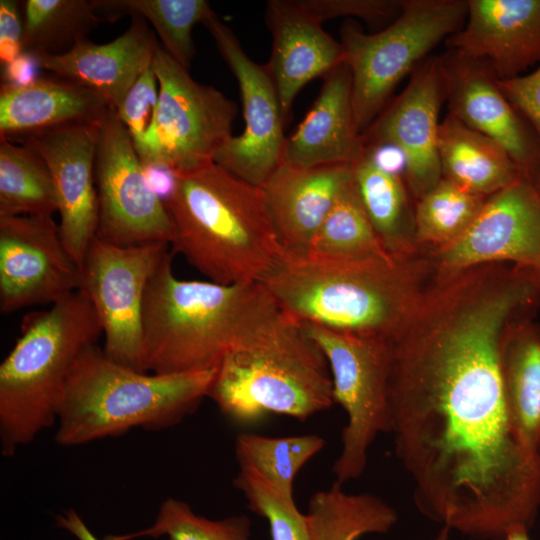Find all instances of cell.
<instances>
[{
  "mask_svg": "<svg viewBox=\"0 0 540 540\" xmlns=\"http://www.w3.org/2000/svg\"><path fill=\"white\" fill-rule=\"evenodd\" d=\"M534 306L517 276L490 266L436 280L391 341L390 433L418 511L477 540L530 529L540 455L506 401L500 344Z\"/></svg>",
  "mask_w": 540,
  "mask_h": 540,
  "instance_id": "obj_1",
  "label": "cell"
},
{
  "mask_svg": "<svg viewBox=\"0 0 540 540\" xmlns=\"http://www.w3.org/2000/svg\"><path fill=\"white\" fill-rule=\"evenodd\" d=\"M430 251L351 260L284 255L261 284L303 323L392 341L435 278Z\"/></svg>",
  "mask_w": 540,
  "mask_h": 540,
  "instance_id": "obj_2",
  "label": "cell"
},
{
  "mask_svg": "<svg viewBox=\"0 0 540 540\" xmlns=\"http://www.w3.org/2000/svg\"><path fill=\"white\" fill-rule=\"evenodd\" d=\"M280 313L261 283L179 279L168 251L146 290L144 370L175 374L216 369L225 356L256 342Z\"/></svg>",
  "mask_w": 540,
  "mask_h": 540,
  "instance_id": "obj_3",
  "label": "cell"
},
{
  "mask_svg": "<svg viewBox=\"0 0 540 540\" xmlns=\"http://www.w3.org/2000/svg\"><path fill=\"white\" fill-rule=\"evenodd\" d=\"M173 253L209 281L261 283L283 256L261 187L215 162L180 174L165 203Z\"/></svg>",
  "mask_w": 540,
  "mask_h": 540,
  "instance_id": "obj_4",
  "label": "cell"
},
{
  "mask_svg": "<svg viewBox=\"0 0 540 540\" xmlns=\"http://www.w3.org/2000/svg\"><path fill=\"white\" fill-rule=\"evenodd\" d=\"M216 369L141 372L113 361L103 348L91 345L70 372L55 440L71 447L131 428L159 430L180 423L208 397Z\"/></svg>",
  "mask_w": 540,
  "mask_h": 540,
  "instance_id": "obj_5",
  "label": "cell"
},
{
  "mask_svg": "<svg viewBox=\"0 0 540 540\" xmlns=\"http://www.w3.org/2000/svg\"><path fill=\"white\" fill-rule=\"evenodd\" d=\"M103 335L82 290L25 316L21 335L0 365V444L5 457L57 423L70 372Z\"/></svg>",
  "mask_w": 540,
  "mask_h": 540,
  "instance_id": "obj_6",
  "label": "cell"
},
{
  "mask_svg": "<svg viewBox=\"0 0 540 540\" xmlns=\"http://www.w3.org/2000/svg\"><path fill=\"white\" fill-rule=\"evenodd\" d=\"M208 397L243 424L270 413L305 421L334 404L322 349L299 320L283 311L256 342L224 357Z\"/></svg>",
  "mask_w": 540,
  "mask_h": 540,
  "instance_id": "obj_7",
  "label": "cell"
},
{
  "mask_svg": "<svg viewBox=\"0 0 540 540\" xmlns=\"http://www.w3.org/2000/svg\"><path fill=\"white\" fill-rule=\"evenodd\" d=\"M467 10V0H402L397 18L372 34L346 19L340 43L352 75L354 119L361 134L383 111L397 84L440 41L463 27Z\"/></svg>",
  "mask_w": 540,
  "mask_h": 540,
  "instance_id": "obj_8",
  "label": "cell"
},
{
  "mask_svg": "<svg viewBox=\"0 0 540 540\" xmlns=\"http://www.w3.org/2000/svg\"><path fill=\"white\" fill-rule=\"evenodd\" d=\"M301 323L322 349L334 403L347 415L332 468L335 482L343 485L362 476L371 445L379 434L390 432L391 341Z\"/></svg>",
  "mask_w": 540,
  "mask_h": 540,
  "instance_id": "obj_9",
  "label": "cell"
},
{
  "mask_svg": "<svg viewBox=\"0 0 540 540\" xmlns=\"http://www.w3.org/2000/svg\"><path fill=\"white\" fill-rule=\"evenodd\" d=\"M152 67L159 102L154 124L136 148L142 164L165 166L180 175L214 162L233 136L235 103L215 87L195 81L159 42Z\"/></svg>",
  "mask_w": 540,
  "mask_h": 540,
  "instance_id": "obj_10",
  "label": "cell"
},
{
  "mask_svg": "<svg viewBox=\"0 0 540 540\" xmlns=\"http://www.w3.org/2000/svg\"><path fill=\"white\" fill-rule=\"evenodd\" d=\"M168 244L119 246L95 237L84 258L81 288L89 297L104 336L105 354L145 372L143 307L150 279Z\"/></svg>",
  "mask_w": 540,
  "mask_h": 540,
  "instance_id": "obj_11",
  "label": "cell"
},
{
  "mask_svg": "<svg viewBox=\"0 0 540 540\" xmlns=\"http://www.w3.org/2000/svg\"><path fill=\"white\" fill-rule=\"evenodd\" d=\"M96 238L119 246L171 245L168 210L150 187L134 142L116 111L100 120L95 159Z\"/></svg>",
  "mask_w": 540,
  "mask_h": 540,
  "instance_id": "obj_12",
  "label": "cell"
},
{
  "mask_svg": "<svg viewBox=\"0 0 540 540\" xmlns=\"http://www.w3.org/2000/svg\"><path fill=\"white\" fill-rule=\"evenodd\" d=\"M235 76L241 96L244 130L215 154L214 162L233 175L262 187L280 165L286 142L279 98L265 65L254 62L237 36L214 12L202 23Z\"/></svg>",
  "mask_w": 540,
  "mask_h": 540,
  "instance_id": "obj_13",
  "label": "cell"
},
{
  "mask_svg": "<svg viewBox=\"0 0 540 540\" xmlns=\"http://www.w3.org/2000/svg\"><path fill=\"white\" fill-rule=\"evenodd\" d=\"M81 267L52 216H0V309L53 305L78 291Z\"/></svg>",
  "mask_w": 540,
  "mask_h": 540,
  "instance_id": "obj_14",
  "label": "cell"
},
{
  "mask_svg": "<svg viewBox=\"0 0 540 540\" xmlns=\"http://www.w3.org/2000/svg\"><path fill=\"white\" fill-rule=\"evenodd\" d=\"M437 276L486 263H509L540 283V195L526 177L487 198L469 230L430 251Z\"/></svg>",
  "mask_w": 540,
  "mask_h": 540,
  "instance_id": "obj_15",
  "label": "cell"
},
{
  "mask_svg": "<svg viewBox=\"0 0 540 540\" xmlns=\"http://www.w3.org/2000/svg\"><path fill=\"white\" fill-rule=\"evenodd\" d=\"M446 100L439 57L413 71L406 88L362 133L364 147L387 144L404 158V181L415 201L442 179L438 154L439 112Z\"/></svg>",
  "mask_w": 540,
  "mask_h": 540,
  "instance_id": "obj_16",
  "label": "cell"
},
{
  "mask_svg": "<svg viewBox=\"0 0 540 540\" xmlns=\"http://www.w3.org/2000/svg\"><path fill=\"white\" fill-rule=\"evenodd\" d=\"M99 124L100 120L70 123L19 138L44 160L51 173L60 234L80 267L98 225L95 159Z\"/></svg>",
  "mask_w": 540,
  "mask_h": 540,
  "instance_id": "obj_17",
  "label": "cell"
},
{
  "mask_svg": "<svg viewBox=\"0 0 540 540\" xmlns=\"http://www.w3.org/2000/svg\"><path fill=\"white\" fill-rule=\"evenodd\" d=\"M449 114L501 145L526 177L540 158V143L482 62L448 50L439 57Z\"/></svg>",
  "mask_w": 540,
  "mask_h": 540,
  "instance_id": "obj_18",
  "label": "cell"
},
{
  "mask_svg": "<svg viewBox=\"0 0 540 540\" xmlns=\"http://www.w3.org/2000/svg\"><path fill=\"white\" fill-rule=\"evenodd\" d=\"M463 27L448 50L484 63L498 80L540 63V0H467Z\"/></svg>",
  "mask_w": 540,
  "mask_h": 540,
  "instance_id": "obj_19",
  "label": "cell"
},
{
  "mask_svg": "<svg viewBox=\"0 0 540 540\" xmlns=\"http://www.w3.org/2000/svg\"><path fill=\"white\" fill-rule=\"evenodd\" d=\"M353 165L299 168L281 162L261 187L284 255L302 257L343 189Z\"/></svg>",
  "mask_w": 540,
  "mask_h": 540,
  "instance_id": "obj_20",
  "label": "cell"
},
{
  "mask_svg": "<svg viewBox=\"0 0 540 540\" xmlns=\"http://www.w3.org/2000/svg\"><path fill=\"white\" fill-rule=\"evenodd\" d=\"M265 20L272 35L268 70L283 117H289L299 91L344 62L340 42L329 35L298 0H270Z\"/></svg>",
  "mask_w": 540,
  "mask_h": 540,
  "instance_id": "obj_21",
  "label": "cell"
},
{
  "mask_svg": "<svg viewBox=\"0 0 540 540\" xmlns=\"http://www.w3.org/2000/svg\"><path fill=\"white\" fill-rule=\"evenodd\" d=\"M131 17L128 29L111 42L97 44L85 37L62 54H33L41 69L89 88L117 111L135 81L152 64L158 44L147 21Z\"/></svg>",
  "mask_w": 540,
  "mask_h": 540,
  "instance_id": "obj_22",
  "label": "cell"
},
{
  "mask_svg": "<svg viewBox=\"0 0 540 540\" xmlns=\"http://www.w3.org/2000/svg\"><path fill=\"white\" fill-rule=\"evenodd\" d=\"M365 154L352 104V75L342 63L323 77L320 93L295 132L286 138L282 161L299 168L354 165Z\"/></svg>",
  "mask_w": 540,
  "mask_h": 540,
  "instance_id": "obj_23",
  "label": "cell"
},
{
  "mask_svg": "<svg viewBox=\"0 0 540 540\" xmlns=\"http://www.w3.org/2000/svg\"><path fill=\"white\" fill-rule=\"evenodd\" d=\"M111 109L94 91L69 79L40 75L32 84L0 87V137L26 135L76 122L99 121Z\"/></svg>",
  "mask_w": 540,
  "mask_h": 540,
  "instance_id": "obj_24",
  "label": "cell"
},
{
  "mask_svg": "<svg viewBox=\"0 0 540 540\" xmlns=\"http://www.w3.org/2000/svg\"><path fill=\"white\" fill-rule=\"evenodd\" d=\"M438 154L442 178L485 198L524 176L501 145L449 113L439 125Z\"/></svg>",
  "mask_w": 540,
  "mask_h": 540,
  "instance_id": "obj_25",
  "label": "cell"
},
{
  "mask_svg": "<svg viewBox=\"0 0 540 540\" xmlns=\"http://www.w3.org/2000/svg\"><path fill=\"white\" fill-rule=\"evenodd\" d=\"M500 370L508 408L524 445L540 455V323L513 321L500 344Z\"/></svg>",
  "mask_w": 540,
  "mask_h": 540,
  "instance_id": "obj_26",
  "label": "cell"
},
{
  "mask_svg": "<svg viewBox=\"0 0 540 540\" xmlns=\"http://www.w3.org/2000/svg\"><path fill=\"white\" fill-rule=\"evenodd\" d=\"M353 172L363 206L386 251L406 256L424 249L415 240L414 205L404 178L381 169L366 153L353 165Z\"/></svg>",
  "mask_w": 540,
  "mask_h": 540,
  "instance_id": "obj_27",
  "label": "cell"
},
{
  "mask_svg": "<svg viewBox=\"0 0 540 540\" xmlns=\"http://www.w3.org/2000/svg\"><path fill=\"white\" fill-rule=\"evenodd\" d=\"M307 517L311 540H359L386 533L398 521L396 510L380 497L347 493L337 482L313 494Z\"/></svg>",
  "mask_w": 540,
  "mask_h": 540,
  "instance_id": "obj_28",
  "label": "cell"
},
{
  "mask_svg": "<svg viewBox=\"0 0 540 540\" xmlns=\"http://www.w3.org/2000/svg\"><path fill=\"white\" fill-rule=\"evenodd\" d=\"M58 197L51 173L33 150L0 137V216H53Z\"/></svg>",
  "mask_w": 540,
  "mask_h": 540,
  "instance_id": "obj_29",
  "label": "cell"
},
{
  "mask_svg": "<svg viewBox=\"0 0 540 540\" xmlns=\"http://www.w3.org/2000/svg\"><path fill=\"white\" fill-rule=\"evenodd\" d=\"M212 12L206 0H99V13L105 21H117L124 15L149 21L162 48L188 70L196 53L192 29Z\"/></svg>",
  "mask_w": 540,
  "mask_h": 540,
  "instance_id": "obj_30",
  "label": "cell"
},
{
  "mask_svg": "<svg viewBox=\"0 0 540 540\" xmlns=\"http://www.w3.org/2000/svg\"><path fill=\"white\" fill-rule=\"evenodd\" d=\"M324 445V438L313 434L267 437L241 433L236 437L235 455L240 469L253 472L285 501L295 503V477Z\"/></svg>",
  "mask_w": 540,
  "mask_h": 540,
  "instance_id": "obj_31",
  "label": "cell"
},
{
  "mask_svg": "<svg viewBox=\"0 0 540 540\" xmlns=\"http://www.w3.org/2000/svg\"><path fill=\"white\" fill-rule=\"evenodd\" d=\"M388 255L391 254L382 245L353 179L337 197L305 256L322 260H351Z\"/></svg>",
  "mask_w": 540,
  "mask_h": 540,
  "instance_id": "obj_32",
  "label": "cell"
},
{
  "mask_svg": "<svg viewBox=\"0 0 540 540\" xmlns=\"http://www.w3.org/2000/svg\"><path fill=\"white\" fill-rule=\"evenodd\" d=\"M23 51L62 54L103 19L99 0H25Z\"/></svg>",
  "mask_w": 540,
  "mask_h": 540,
  "instance_id": "obj_33",
  "label": "cell"
},
{
  "mask_svg": "<svg viewBox=\"0 0 540 540\" xmlns=\"http://www.w3.org/2000/svg\"><path fill=\"white\" fill-rule=\"evenodd\" d=\"M486 200L442 178L414 204L417 245L430 251L452 245L469 230Z\"/></svg>",
  "mask_w": 540,
  "mask_h": 540,
  "instance_id": "obj_34",
  "label": "cell"
},
{
  "mask_svg": "<svg viewBox=\"0 0 540 540\" xmlns=\"http://www.w3.org/2000/svg\"><path fill=\"white\" fill-rule=\"evenodd\" d=\"M161 536L169 540H250V522L245 516L210 520L195 514L186 502L168 498L160 505L155 522L150 527L104 539L132 540Z\"/></svg>",
  "mask_w": 540,
  "mask_h": 540,
  "instance_id": "obj_35",
  "label": "cell"
},
{
  "mask_svg": "<svg viewBox=\"0 0 540 540\" xmlns=\"http://www.w3.org/2000/svg\"><path fill=\"white\" fill-rule=\"evenodd\" d=\"M234 486L250 509L268 521L272 540H311L307 514H302L296 503L285 501L259 476L240 469Z\"/></svg>",
  "mask_w": 540,
  "mask_h": 540,
  "instance_id": "obj_36",
  "label": "cell"
},
{
  "mask_svg": "<svg viewBox=\"0 0 540 540\" xmlns=\"http://www.w3.org/2000/svg\"><path fill=\"white\" fill-rule=\"evenodd\" d=\"M159 102V85L152 64L135 81L116 111L135 147L151 130Z\"/></svg>",
  "mask_w": 540,
  "mask_h": 540,
  "instance_id": "obj_37",
  "label": "cell"
},
{
  "mask_svg": "<svg viewBox=\"0 0 540 540\" xmlns=\"http://www.w3.org/2000/svg\"><path fill=\"white\" fill-rule=\"evenodd\" d=\"M320 23L338 17H357L370 25L393 21L401 12L402 0H298Z\"/></svg>",
  "mask_w": 540,
  "mask_h": 540,
  "instance_id": "obj_38",
  "label": "cell"
},
{
  "mask_svg": "<svg viewBox=\"0 0 540 540\" xmlns=\"http://www.w3.org/2000/svg\"><path fill=\"white\" fill-rule=\"evenodd\" d=\"M498 84L540 143V66L530 73L498 80Z\"/></svg>",
  "mask_w": 540,
  "mask_h": 540,
  "instance_id": "obj_39",
  "label": "cell"
},
{
  "mask_svg": "<svg viewBox=\"0 0 540 540\" xmlns=\"http://www.w3.org/2000/svg\"><path fill=\"white\" fill-rule=\"evenodd\" d=\"M23 52V19L20 4L0 0V63L6 65Z\"/></svg>",
  "mask_w": 540,
  "mask_h": 540,
  "instance_id": "obj_40",
  "label": "cell"
},
{
  "mask_svg": "<svg viewBox=\"0 0 540 540\" xmlns=\"http://www.w3.org/2000/svg\"><path fill=\"white\" fill-rule=\"evenodd\" d=\"M41 68L35 54L23 51L12 62L2 66V84L24 87L34 83Z\"/></svg>",
  "mask_w": 540,
  "mask_h": 540,
  "instance_id": "obj_41",
  "label": "cell"
},
{
  "mask_svg": "<svg viewBox=\"0 0 540 540\" xmlns=\"http://www.w3.org/2000/svg\"><path fill=\"white\" fill-rule=\"evenodd\" d=\"M57 523L59 527L70 532L77 540H99L73 509L59 515Z\"/></svg>",
  "mask_w": 540,
  "mask_h": 540,
  "instance_id": "obj_42",
  "label": "cell"
},
{
  "mask_svg": "<svg viewBox=\"0 0 540 540\" xmlns=\"http://www.w3.org/2000/svg\"><path fill=\"white\" fill-rule=\"evenodd\" d=\"M450 532L451 530L449 528L442 527L432 540H450ZM502 540H531L529 529L526 527H516L510 530Z\"/></svg>",
  "mask_w": 540,
  "mask_h": 540,
  "instance_id": "obj_43",
  "label": "cell"
},
{
  "mask_svg": "<svg viewBox=\"0 0 540 540\" xmlns=\"http://www.w3.org/2000/svg\"><path fill=\"white\" fill-rule=\"evenodd\" d=\"M526 178L530 181V183L534 186V188L540 195V158L537 161L536 165L533 167V169L526 176Z\"/></svg>",
  "mask_w": 540,
  "mask_h": 540,
  "instance_id": "obj_44",
  "label": "cell"
}]
</instances>
